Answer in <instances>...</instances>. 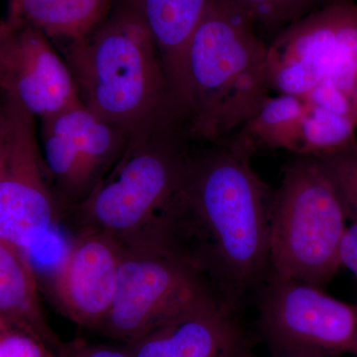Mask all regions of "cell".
<instances>
[{"label":"cell","instance_id":"obj_1","mask_svg":"<svg viewBox=\"0 0 357 357\" xmlns=\"http://www.w3.org/2000/svg\"><path fill=\"white\" fill-rule=\"evenodd\" d=\"M230 141L192 149L184 180L126 243L156 246L189 265L225 306L239 312L270 271L272 194Z\"/></svg>","mask_w":357,"mask_h":357},{"label":"cell","instance_id":"obj_2","mask_svg":"<svg viewBox=\"0 0 357 357\" xmlns=\"http://www.w3.org/2000/svg\"><path fill=\"white\" fill-rule=\"evenodd\" d=\"M63 54L79 100L102 121L130 131L184 121L136 0H116L102 24Z\"/></svg>","mask_w":357,"mask_h":357},{"label":"cell","instance_id":"obj_3","mask_svg":"<svg viewBox=\"0 0 357 357\" xmlns=\"http://www.w3.org/2000/svg\"><path fill=\"white\" fill-rule=\"evenodd\" d=\"M267 44L213 0L188 45L184 119L192 139L225 142L269 96Z\"/></svg>","mask_w":357,"mask_h":357},{"label":"cell","instance_id":"obj_4","mask_svg":"<svg viewBox=\"0 0 357 357\" xmlns=\"http://www.w3.org/2000/svg\"><path fill=\"white\" fill-rule=\"evenodd\" d=\"M192 137L174 121L131 130L112 170L65 215L77 230H105L128 241L145 229L184 180Z\"/></svg>","mask_w":357,"mask_h":357},{"label":"cell","instance_id":"obj_5","mask_svg":"<svg viewBox=\"0 0 357 357\" xmlns=\"http://www.w3.org/2000/svg\"><path fill=\"white\" fill-rule=\"evenodd\" d=\"M347 218L316 158L297 155L270 204V272L321 288L342 266Z\"/></svg>","mask_w":357,"mask_h":357},{"label":"cell","instance_id":"obj_6","mask_svg":"<svg viewBox=\"0 0 357 357\" xmlns=\"http://www.w3.org/2000/svg\"><path fill=\"white\" fill-rule=\"evenodd\" d=\"M123 243L114 302L98 330L102 335L128 344L192 307L220 302L182 260L156 246Z\"/></svg>","mask_w":357,"mask_h":357},{"label":"cell","instance_id":"obj_7","mask_svg":"<svg viewBox=\"0 0 357 357\" xmlns=\"http://www.w3.org/2000/svg\"><path fill=\"white\" fill-rule=\"evenodd\" d=\"M34 117L0 93V239L23 250L64 220L45 168Z\"/></svg>","mask_w":357,"mask_h":357},{"label":"cell","instance_id":"obj_8","mask_svg":"<svg viewBox=\"0 0 357 357\" xmlns=\"http://www.w3.org/2000/svg\"><path fill=\"white\" fill-rule=\"evenodd\" d=\"M257 293L260 332L271 352L357 357V305L272 272Z\"/></svg>","mask_w":357,"mask_h":357},{"label":"cell","instance_id":"obj_9","mask_svg":"<svg viewBox=\"0 0 357 357\" xmlns=\"http://www.w3.org/2000/svg\"><path fill=\"white\" fill-rule=\"evenodd\" d=\"M40 119L45 168L65 218L112 170L130 130L102 121L81 100Z\"/></svg>","mask_w":357,"mask_h":357},{"label":"cell","instance_id":"obj_10","mask_svg":"<svg viewBox=\"0 0 357 357\" xmlns=\"http://www.w3.org/2000/svg\"><path fill=\"white\" fill-rule=\"evenodd\" d=\"M0 93L40 119L79 102L69 68L48 37L9 20L0 24Z\"/></svg>","mask_w":357,"mask_h":357},{"label":"cell","instance_id":"obj_11","mask_svg":"<svg viewBox=\"0 0 357 357\" xmlns=\"http://www.w3.org/2000/svg\"><path fill=\"white\" fill-rule=\"evenodd\" d=\"M123 241L105 230L77 229L50 278L52 296L77 326L98 331L116 290Z\"/></svg>","mask_w":357,"mask_h":357},{"label":"cell","instance_id":"obj_12","mask_svg":"<svg viewBox=\"0 0 357 357\" xmlns=\"http://www.w3.org/2000/svg\"><path fill=\"white\" fill-rule=\"evenodd\" d=\"M347 0H333L287 26L267 44L268 86L304 98L332 70Z\"/></svg>","mask_w":357,"mask_h":357},{"label":"cell","instance_id":"obj_13","mask_svg":"<svg viewBox=\"0 0 357 357\" xmlns=\"http://www.w3.org/2000/svg\"><path fill=\"white\" fill-rule=\"evenodd\" d=\"M124 347L131 357H255L238 312L218 301L181 312Z\"/></svg>","mask_w":357,"mask_h":357},{"label":"cell","instance_id":"obj_14","mask_svg":"<svg viewBox=\"0 0 357 357\" xmlns=\"http://www.w3.org/2000/svg\"><path fill=\"white\" fill-rule=\"evenodd\" d=\"M211 1L136 0L159 52L174 102L183 119L185 51Z\"/></svg>","mask_w":357,"mask_h":357},{"label":"cell","instance_id":"obj_15","mask_svg":"<svg viewBox=\"0 0 357 357\" xmlns=\"http://www.w3.org/2000/svg\"><path fill=\"white\" fill-rule=\"evenodd\" d=\"M0 318L31 333L56 354L64 344L42 307L38 278L25 250L0 239Z\"/></svg>","mask_w":357,"mask_h":357},{"label":"cell","instance_id":"obj_16","mask_svg":"<svg viewBox=\"0 0 357 357\" xmlns=\"http://www.w3.org/2000/svg\"><path fill=\"white\" fill-rule=\"evenodd\" d=\"M116 0H10L7 20L38 28L49 39L67 43L88 36L102 24Z\"/></svg>","mask_w":357,"mask_h":357},{"label":"cell","instance_id":"obj_17","mask_svg":"<svg viewBox=\"0 0 357 357\" xmlns=\"http://www.w3.org/2000/svg\"><path fill=\"white\" fill-rule=\"evenodd\" d=\"M306 102L299 96H269L260 109L229 140L253 154L260 148L297 154Z\"/></svg>","mask_w":357,"mask_h":357},{"label":"cell","instance_id":"obj_18","mask_svg":"<svg viewBox=\"0 0 357 357\" xmlns=\"http://www.w3.org/2000/svg\"><path fill=\"white\" fill-rule=\"evenodd\" d=\"M356 141V119L306 102L299 147L296 155L319 156L332 153L349 146Z\"/></svg>","mask_w":357,"mask_h":357},{"label":"cell","instance_id":"obj_19","mask_svg":"<svg viewBox=\"0 0 357 357\" xmlns=\"http://www.w3.org/2000/svg\"><path fill=\"white\" fill-rule=\"evenodd\" d=\"M248 22L258 34L274 37L287 26L317 9L321 0H215ZM262 37V36H261Z\"/></svg>","mask_w":357,"mask_h":357},{"label":"cell","instance_id":"obj_20","mask_svg":"<svg viewBox=\"0 0 357 357\" xmlns=\"http://www.w3.org/2000/svg\"><path fill=\"white\" fill-rule=\"evenodd\" d=\"M326 81L349 96L357 114V4L349 0L338 29L332 70Z\"/></svg>","mask_w":357,"mask_h":357},{"label":"cell","instance_id":"obj_21","mask_svg":"<svg viewBox=\"0 0 357 357\" xmlns=\"http://www.w3.org/2000/svg\"><path fill=\"white\" fill-rule=\"evenodd\" d=\"M312 157L330 181L347 220L357 223V141L332 153Z\"/></svg>","mask_w":357,"mask_h":357},{"label":"cell","instance_id":"obj_22","mask_svg":"<svg viewBox=\"0 0 357 357\" xmlns=\"http://www.w3.org/2000/svg\"><path fill=\"white\" fill-rule=\"evenodd\" d=\"M0 357H57V354L39 338L4 319Z\"/></svg>","mask_w":357,"mask_h":357},{"label":"cell","instance_id":"obj_23","mask_svg":"<svg viewBox=\"0 0 357 357\" xmlns=\"http://www.w3.org/2000/svg\"><path fill=\"white\" fill-rule=\"evenodd\" d=\"M303 100L307 105H316L337 114L347 115L357 121V114L349 96L330 82L325 81L319 84Z\"/></svg>","mask_w":357,"mask_h":357},{"label":"cell","instance_id":"obj_24","mask_svg":"<svg viewBox=\"0 0 357 357\" xmlns=\"http://www.w3.org/2000/svg\"><path fill=\"white\" fill-rule=\"evenodd\" d=\"M57 357H131L126 347L109 344H93L76 340L65 344Z\"/></svg>","mask_w":357,"mask_h":357},{"label":"cell","instance_id":"obj_25","mask_svg":"<svg viewBox=\"0 0 357 357\" xmlns=\"http://www.w3.org/2000/svg\"><path fill=\"white\" fill-rule=\"evenodd\" d=\"M340 261L357 279V223L347 227L340 248Z\"/></svg>","mask_w":357,"mask_h":357},{"label":"cell","instance_id":"obj_26","mask_svg":"<svg viewBox=\"0 0 357 357\" xmlns=\"http://www.w3.org/2000/svg\"><path fill=\"white\" fill-rule=\"evenodd\" d=\"M269 357H324L309 356V354H296V352H271Z\"/></svg>","mask_w":357,"mask_h":357},{"label":"cell","instance_id":"obj_27","mask_svg":"<svg viewBox=\"0 0 357 357\" xmlns=\"http://www.w3.org/2000/svg\"><path fill=\"white\" fill-rule=\"evenodd\" d=\"M9 1H10V0H9Z\"/></svg>","mask_w":357,"mask_h":357}]
</instances>
